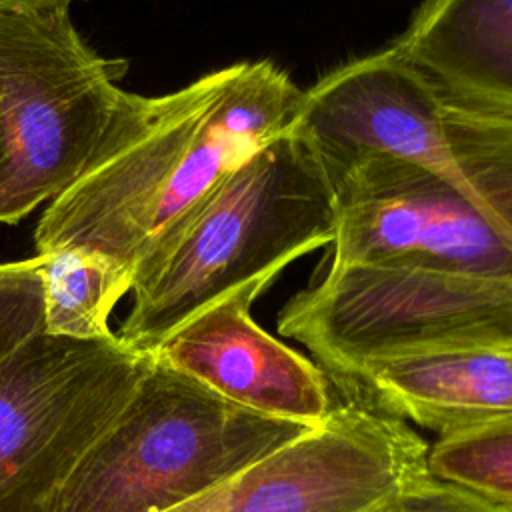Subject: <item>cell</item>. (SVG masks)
I'll return each mask as SVG.
<instances>
[{
	"label": "cell",
	"mask_w": 512,
	"mask_h": 512,
	"mask_svg": "<svg viewBox=\"0 0 512 512\" xmlns=\"http://www.w3.org/2000/svg\"><path fill=\"white\" fill-rule=\"evenodd\" d=\"M302 102L304 88L272 60H242L162 96L122 90L88 164L38 218V254L84 246L136 268L216 186L288 132Z\"/></svg>",
	"instance_id": "obj_1"
},
{
	"label": "cell",
	"mask_w": 512,
	"mask_h": 512,
	"mask_svg": "<svg viewBox=\"0 0 512 512\" xmlns=\"http://www.w3.org/2000/svg\"><path fill=\"white\" fill-rule=\"evenodd\" d=\"M334 188L316 146L294 126L216 186L138 266L118 330L154 354L184 322L230 292L274 278L334 242Z\"/></svg>",
	"instance_id": "obj_2"
},
{
	"label": "cell",
	"mask_w": 512,
	"mask_h": 512,
	"mask_svg": "<svg viewBox=\"0 0 512 512\" xmlns=\"http://www.w3.org/2000/svg\"><path fill=\"white\" fill-rule=\"evenodd\" d=\"M310 428L242 408L154 356L52 512H168Z\"/></svg>",
	"instance_id": "obj_3"
},
{
	"label": "cell",
	"mask_w": 512,
	"mask_h": 512,
	"mask_svg": "<svg viewBox=\"0 0 512 512\" xmlns=\"http://www.w3.org/2000/svg\"><path fill=\"white\" fill-rule=\"evenodd\" d=\"M294 128L322 156L384 152L418 164L512 246V118L452 98L390 46L322 74Z\"/></svg>",
	"instance_id": "obj_4"
},
{
	"label": "cell",
	"mask_w": 512,
	"mask_h": 512,
	"mask_svg": "<svg viewBox=\"0 0 512 512\" xmlns=\"http://www.w3.org/2000/svg\"><path fill=\"white\" fill-rule=\"evenodd\" d=\"M334 384L358 368L464 346H512V282L414 264H330L276 318Z\"/></svg>",
	"instance_id": "obj_5"
},
{
	"label": "cell",
	"mask_w": 512,
	"mask_h": 512,
	"mask_svg": "<svg viewBox=\"0 0 512 512\" xmlns=\"http://www.w3.org/2000/svg\"><path fill=\"white\" fill-rule=\"evenodd\" d=\"M124 70L84 42L68 6L0 14V222L24 220L80 176Z\"/></svg>",
	"instance_id": "obj_6"
},
{
	"label": "cell",
	"mask_w": 512,
	"mask_h": 512,
	"mask_svg": "<svg viewBox=\"0 0 512 512\" xmlns=\"http://www.w3.org/2000/svg\"><path fill=\"white\" fill-rule=\"evenodd\" d=\"M154 354L114 338L44 330L0 362V512H52L56 496L114 420Z\"/></svg>",
	"instance_id": "obj_7"
},
{
	"label": "cell",
	"mask_w": 512,
	"mask_h": 512,
	"mask_svg": "<svg viewBox=\"0 0 512 512\" xmlns=\"http://www.w3.org/2000/svg\"><path fill=\"white\" fill-rule=\"evenodd\" d=\"M322 160L336 210L330 264H414L512 282V246L432 172L384 152Z\"/></svg>",
	"instance_id": "obj_8"
},
{
	"label": "cell",
	"mask_w": 512,
	"mask_h": 512,
	"mask_svg": "<svg viewBox=\"0 0 512 512\" xmlns=\"http://www.w3.org/2000/svg\"><path fill=\"white\" fill-rule=\"evenodd\" d=\"M428 442L346 396L330 416L168 512H372L428 474Z\"/></svg>",
	"instance_id": "obj_9"
},
{
	"label": "cell",
	"mask_w": 512,
	"mask_h": 512,
	"mask_svg": "<svg viewBox=\"0 0 512 512\" xmlns=\"http://www.w3.org/2000/svg\"><path fill=\"white\" fill-rule=\"evenodd\" d=\"M268 286L246 284L206 306L174 330L154 356L242 408L316 426L338 404L332 380L254 320L252 304Z\"/></svg>",
	"instance_id": "obj_10"
},
{
	"label": "cell",
	"mask_w": 512,
	"mask_h": 512,
	"mask_svg": "<svg viewBox=\"0 0 512 512\" xmlns=\"http://www.w3.org/2000/svg\"><path fill=\"white\" fill-rule=\"evenodd\" d=\"M346 396L440 436L512 418V346H464L370 362Z\"/></svg>",
	"instance_id": "obj_11"
},
{
	"label": "cell",
	"mask_w": 512,
	"mask_h": 512,
	"mask_svg": "<svg viewBox=\"0 0 512 512\" xmlns=\"http://www.w3.org/2000/svg\"><path fill=\"white\" fill-rule=\"evenodd\" d=\"M388 46L452 98L512 118V0H422Z\"/></svg>",
	"instance_id": "obj_12"
},
{
	"label": "cell",
	"mask_w": 512,
	"mask_h": 512,
	"mask_svg": "<svg viewBox=\"0 0 512 512\" xmlns=\"http://www.w3.org/2000/svg\"><path fill=\"white\" fill-rule=\"evenodd\" d=\"M36 256L44 294L42 330L74 340L114 338L108 318L120 298L132 292L136 268L84 246Z\"/></svg>",
	"instance_id": "obj_13"
},
{
	"label": "cell",
	"mask_w": 512,
	"mask_h": 512,
	"mask_svg": "<svg viewBox=\"0 0 512 512\" xmlns=\"http://www.w3.org/2000/svg\"><path fill=\"white\" fill-rule=\"evenodd\" d=\"M426 466L434 478L512 508V418L440 436Z\"/></svg>",
	"instance_id": "obj_14"
},
{
	"label": "cell",
	"mask_w": 512,
	"mask_h": 512,
	"mask_svg": "<svg viewBox=\"0 0 512 512\" xmlns=\"http://www.w3.org/2000/svg\"><path fill=\"white\" fill-rule=\"evenodd\" d=\"M44 294L38 256L0 264V362L42 330Z\"/></svg>",
	"instance_id": "obj_15"
},
{
	"label": "cell",
	"mask_w": 512,
	"mask_h": 512,
	"mask_svg": "<svg viewBox=\"0 0 512 512\" xmlns=\"http://www.w3.org/2000/svg\"><path fill=\"white\" fill-rule=\"evenodd\" d=\"M372 512H512V508L428 472L400 488Z\"/></svg>",
	"instance_id": "obj_16"
},
{
	"label": "cell",
	"mask_w": 512,
	"mask_h": 512,
	"mask_svg": "<svg viewBox=\"0 0 512 512\" xmlns=\"http://www.w3.org/2000/svg\"><path fill=\"white\" fill-rule=\"evenodd\" d=\"M78 0H0V14L4 12H24V10H42V8H60L74 4Z\"/></svg>",
	"instance_id": "obj_17"
},
{
	"label": "cell",
	"mask_w": 512,
	"mask_h": 512,
	"mask_svg": "<svg viewBox=\"0 0 512 512\" xmlns=\"http://www.w3.org/2000/svg\"><path fill=\"white\" fill-rule=\"evenodd\" d=\"M2 156H4V136H2V124H0V162H2Z\"/></svg>",
	"instance_id": "obj_18"
}]
</instances>
